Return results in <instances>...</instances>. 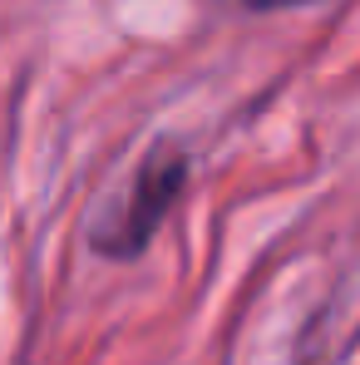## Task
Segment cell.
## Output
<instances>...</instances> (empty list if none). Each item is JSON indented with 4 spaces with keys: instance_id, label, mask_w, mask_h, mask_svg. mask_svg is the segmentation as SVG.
<instances>
[{
    "instance_id": "cell-1",
    "label": "cell",
    "mask_w": 360,
    "mask_h": 365,
    "mask_svg": "<svg viewBox=\"0 0 360 365\" xmlns=\"http://www.w3.org/2000/svg\"><path fill=\"white\" fill-rule=\"evenodd\" d=\"M187 182H192V153L182 148L178 138L148 143V153L128 173L123 197L109 207V217H99L89 227L94 257H104V262H133V257H143L153 247V237H158V227L173 217L178 197L187 192Z\"/></svg>"
},
{
    "instance_id": "cell-2",
    "label": "cell",
    "mask_w": 360,
    "mask_h": 365,
    "mask_svg": "<svg viewBox=\"0 0 360 365\" xmlns=\"http://www.w3.org/2000/svg\"><path fill=\"white\" fill-rule=\"evenodd\" d=\"M242 10H252V15H272V10H301V5H311V0H237Z\"/></svg>"
}]
</instances>
